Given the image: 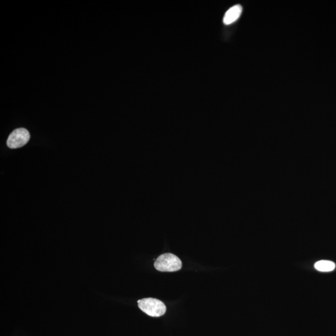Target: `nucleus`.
Masks as SVG:
<instances>
[{
    "instance_id": "obj_2",
    "label": "nucleus",
    "mask_w": 336,
    "mask_h": 336,
    "mask_svg": "<svg viewBox=\"0 0 336 336\" xmlns=\"http://www.w3.org/2000/svg\"><path fill=\"white\" fill-rule=\"evenodd\" d=\"M140 310L152 317H160L165 315L167 308L162 301L154 298H145L138 301Z\"/></svg>"
},
{
    "instance_id": "obj_3",
    "label": "nucleus",
    "mask_w": 336,
    "mask_h": 336,
    "mask_svg": "<svg viewBox=\"0 0 336 336\" xmlns=\"http://www.w3.org/2000/svg\"><path fill=\"white\" fill-rule=\"evenodd\" d=\"M30 134L24 128L16 129L11 132L7 140V146L11 149L19 148L29 142Z\"/></svg>"
},
{
    "instance_id": "obj_5",
    "label": "nucleus",
    "mask_w": 336,
    "mask_h": 336,
    "mask_svg": "<svg viewBox=\"0 0 336 336\" xmlns=\"http://www.w3.org/2000/svg\"><path fill=\"white\" fill-rule=\"evenodd\" d=\"M315 269L320 272H331L335 269V263L328 260H321L315 263Z\"/></svg>"
},
{
    "instance_id": "obj_4",
    "label": "nucleus",
    "mask_w": 336,
    "mask_h": 336,
    "mask_svg": "<svg viewBox=\"0 0 336 336\" xmlns=\"http://www.w3.org/2000/svg\"><path fill=\"white\" fill-rule=\"evenodd\" d=\"M242 12V7L240 4L232 6L225 14L223 19L224 23L227 25L233 23L239 18Z\"/></svg>"
},
{
    "instance_id": "obj_1",
    "label": "nucleus",
    "mask_w": 336,
    "mask_h": 336,
    "mask_svg": "<svg viewBox=\"0 0 336 336\" xmlns=\"http://www.w3.org/2000/svg\"><path fill=\"white\" fill-rule=\"evenodd\" d=\"M154 265L158 271L174 272L181 270L182 268V262L174 254L168 253L159 256Z\"/></svg>"
}]
</instances>
